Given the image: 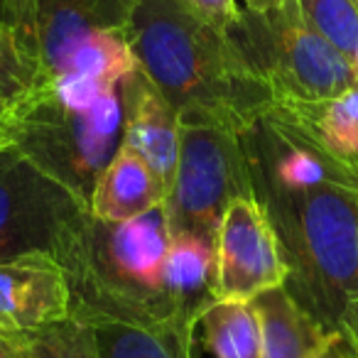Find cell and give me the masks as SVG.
Masks as SVG:
<instances>
[{
	"instance_id": "30bf717a",
	"label": "cell",
	"mask_w": 358,
	"mask_h": 358,
	"mask_svg": "<svg viewBox=\"0 0 358 358\" xmlns=\"http://www.w3.org/2000/svg\"><path fill=\"white\" fill-rule=\"evenodd\" d=\"M71 317V282L64 265L45 253L0 263V329L27 336Z\"/></svg>"
},
{
	"instance_id": "e0dca14e",
	"label": "cell",
	"mask_w": 358,
	"mask_h": 358,
	"mask_svg": "<svg viewBox=\"0 0 358 358\" xmlns=\"http://www.w3.org/2000/svg\"><path fill=\"white\" fill-rule=\"evenodd\" d=\"M201 336L214 358H260L263 331L250 302L214 299L199 317Z\"/></svg>"
},
{
	"instance_id": "603a6c76",
	"label": "cell",
	"mask_w": 358,
	"mask_h": 358,
	"mask_svg": "<svg viewBox=\"0 0 358 358\" xmlns=\"http://www.w3.org/2000/svg\"><path fill=\"white\" fill-rule=\"evenodd\" d=\"M338 334L346 338V343L351 346L353 356L358 358V299H353L343 312L341 322H338Z\"/></svg>"
},
{
	"instance_id": "8992f818",
	"label": "cell",
	"mask_w": 358,
	"mask_h": 358,
	"mask_svg": "<svg viewBox=\"0 0 358 358\" xmlns=\"http://www.w3.org/2000/svg\"><path fill=\"white\" fill-rule=\"evenodd\" d=\"M125 110L118 89L91 103H71L50 84L20 101L13 148L89 204L96 182L123 145Z\"/></svg>"
},
{
	"instance_id": "3957f363",
	"label": "cell",
	"mask_w": 358,
	"mask_h": 358,
	"mask_svg": "<svg viewBox=\"0 0 358 358\" xmlns=\"http://www.w3.org/2000/svg\"><path fill=\"white\" fill-rule=\"evenodd\" d=\"M169 245L172 231L164 204L120 224L91 216L84 245L66 273L71 317L125 324L189 322L167 292Z\"/></svg>"
},
{
	"instance_id": "ba28073f",
	"label": "cell",
	"mask_w": 358,
	"mask_h": 358,
	"mask_svg": "<svg viewBox=\"0 0 358 358\" xmlns=\"http://www.w3.org/2000/svg\"><path fill=\"white\" fill-rule=\"evenodd\" d=\"M253 196L241 135L219 125L182 123L179 159L164 199L172 236H196L216 248L231 201Z\"/></svg>"
},
{
	"instance_id": "6da1fadb",
	"label": "cell",
	"mask_w": 358,
	"mask_h": 358,
	"mask_svg": "<svg viewBox=\"0 0 358 358\" xmlns=\"http://www.w3.org/2000/svg\"><path fill=\"white\" fill-rule=\"evenodd\" d=\"M253 196L282 253L287 294L329 334L358 299V179L268 113L241 133Z\"/></svg>"
},
{
	"instance_id": "9a60e30c",
	"label": "cell",
	"mask_w": 358,
	"mask_h": 358,
	"mask_svg": "<svg viewBox=\"0 0 358 358\" xmlns=\"http://www.w3.org/2000/svg\"><path fill=\"white\" fill-rule=\"evenodd\" d=\"M263 331L260 358H309L331 334L324 331L285 287H275L253 299Z\"/></svg>"
},
{
	"instance_id": "d4e9b609",
	"label": "cell",
	"mask_w": 358,
	"mask_h": 358,
	"mask_svg": "<svg viewBox=\"0 0 358 358\" xmlns=\"http://www.w3.org/2000/svg\"><path fill=\"white\" fill-rule=\"evenodd\" d=\"M0 358H22L17 338L3 329H0Z\"/></svg>"
},
{
	"instance_id": "7c38bea8",
	"label": "cell",
	"mask_w": 358,
	"mask_h": 358,
	"mask_svg": "<svg viewBox=\"0 0 358 358\" xmlns=\"http://www.w3.org/2000/svg\"><path fill=\"white\" fill-rule=\"evenodd\" d=\"M268 115L358 179V81L331 99L275 103Z\"/></svg>"
},
{
	"instance_id": "d6986e66",
	"label": "cell",
	"mask_w": 358,
	"mask_h": 358,
	"mask_svg": "<svg viewBox=\"0 0 358 358\" xmlns=\"http://www.w3.org/2000/svg\"><path fill=\"white\" fill-rule=\"evenodd\" d=\"M45 86V76L15 27L0 22V99L17 103Z\"/></svg>"
},
{
	"instance_id": "4316f807",
	"label": "cell",
	"mask_w": 358,
	"mask_h": 358,
	"mask_svg": "<svg viewBox=\"0 0 358 358\" xmlns=\"http://www.w3.org/2000/svg\"><path fill=\"white\" fill-rule=\"evenodd\" d=\"M353 3H356V8H358V0H353Z\"/></svg>"
},
{
	"instance_id": "4fadbf2b",
	"label": "cell",
	"mask_w": 358,
	"mask_h": 358,
	"mask_svg": "<svg viewBox=\"0 0 358 358\" xmlns=\"http://www.w3.org/2000/svg\"><path fill=\"white\" fill-rule=\"evenodd\" d=\"M164 199L167 192L150 164L138 152L120 145L115 157L96 182L91 216L108 224H120L157 209L164 204Z\"/></svg>"
},
{
	"instance_id": "52a82bcc",
	"label": "cell",
	"mask_w": 358,
	"mask_h": 358,
	"mask_svg": "<svg viewBox=\"0 0 358 358\" xmlns=\"http://www.w3.org/2000/svg\"><path fill=\"white\" fill-rule=\"evenodd\" d=\"M91 209L59 179L15 148L0 152V263L45 253L74 265Z\"/></svg>"
},
{
	"instance_id": "cb8c5ba5",
	"label": "cell",
	"mask_w": 358,
	"mask_h": 358,
	"mask_svg": "<svg viewBox=\"0 0 358 358\" xmlns=\"http://www.w3.org/2000/svg\"><path fill=\"white\" fill-rule=\"evenodd\" d=\"M309 358H356V356H353V351L346 343V338L336 331V334H331V336H329Z\"/></svg>"
},
{
	"instance_id": "9c48e42d",
	"label": "cell",
	"mask_w": 358,
	"mask_h": 358,
	"mask_svg": "<svg viewBox=\"0 0 358 358\" xmlns=\"http://www.w3.org/2000/svg\"><path fill=\"white\" fill-rule=\"evenodd\" d=\"M214 299L253 302L287 280L282 253L255 196L231 201L216 236Z\"/></svg>"
},
{
	"instance_id": "8fae6325",
	"label": "cell",
	"mask_w": 358,
	"mask_h": 358,
	"mask_svg": "<svg viewBox=\"0 0 358 358\" xmlns=\"http://www.w3.org/2000/svg\"><path fill=\"white\" fill-rule=\"evenodd\" d=\"M120 96L125 110L123 145L150 164L155 177L162 182L164 192L169 194L177 174L179 133H182L177 110L145 79L140 69L120 84Z\"/></svg>"
},
{
	"instance_id": "7a4b0ae2",
	"label": "cell",
	"mask_w": 358,
	"mask_h": 358,
	"mask_svg": "<svg viewBox=\"0 0 358 358\" xmlns=\"http://www.w3.org/2000/svg\"><path fill=\"white\" fill-rule=\"evenodd\" d=\"M125 35L138 69L177 110L179 123L219 125L241 135L273 108L270 89L229 35L182 0H140Z\"/></svg>"
},
{
	"instance_id": "7402d4cb",
	"label": "cell",
	"mask_w": 358,
	"mask_h": 358,
	"mask_svg": "<svg viewBox=\"0 0 358 358\" xmlns=\"http://www.w3.org/2000/svg\"><path fill=\"white\" fill-rule=\"evenodd\" d=\"M17 115H20V101L10 103V101L0 99V152L13 148V143H15Z\"/></svg>"
},
{
	"instance_id": "ac0fdd59",
	"label": "cell",
	"mask_w": 358,
	"mask_h": 358,
	"mask_svg": "<svg viewBox=\"0 0 358 358\" xmlns=\"http://www.w3.org/2000/svg\"><path fill=\"white\" fill-rule=\"evenodd\" d=\"M307 25L358 71V8L353 0H297Z\"/></svg>"
},
{
	"instance_id": "2e32d148",
	"label": "cell",
	"mask_w": 358,
	"mask_h": 358,
	"mask_svg": "<svg viewBox=\"0 0 358 358\" xmlns=\"http://www.w3.org/2000/svg\"><path fill=\"white\" fill-rule=\"evenodd\" d=\"M214 265L216 250L196 236H172L167 258V292L177 312L189 322L214 302Z\"/></svg>"
},
{
	"instance_id": "ffe728a7",
	"label": "cell",
	"mask_w": 358,
	"mask_h": 358,
	"mask_svg": "<svg viewBox=\"0 0 358 358\" xmlns=\"http://www.w3.org/2000/svg\"><path fill=\"white\" fill-rule=\"evenodd\" d=\"M15 338L20 343L22 358H99L94 334L76 317Z\"/></svg>"
},
{
	"instance_id": "277c9868",
	"label": "cell",
	"mask_w": 358,
	"mask_h": 358,
	"mask_svg": "<svg viewBox=\"0 0 358 358\" xmlns=\"http://www.w3.org/2000/svg\"><path fill=\"white\" fill-rule=\"evenodd\" d=\"M140 0H10V25L45 84L115 89L138 71L125 27Z\"/></svg>"
},
{
	"instance_id": "5b68a950",
	"label": "cell",
	"mask_w": 358,
	"mask_h": 358,
	"mask_svg": "<svg viewBox=\"0 0 358 358\" xmlns=\"http://www.w3.org/2000/svg\"><path fill=\"white\" fill-rule=\"evenodd\" d=\"M226 35L265 81L273 106L331 99L358 81L356 66L307 25L297 0H241Z\"/></svg>"
},
{
	"instance_id": "5bb4252c",
	"label": "cell",
	"mask_w": 358,
	"mask_h": 358,
	"mask_svg": "<svg viewBox=\"0 0 358 358\" xmlns=\"http://www.w3.org/2000/svg\"><path fill=\"white\" fill-rule=\"evenodd\" d=\"M81 322L94 334L99 358H199L196 324H125L113 319Z\"/></svg>"
},
{
	"instance_id": "484cf974",
	"label": "cell",
	"mask_w": 358,
	"mask_h": 358,
	"mask_svg": "<svg viewBox=\"0 0 358 358\" xmlns=\"http://www.w3.org/2000/svg\"><path fill=\"white\" fill-rule=\"evenodd\" d=\"M0 22L10 25V0H0Z\"/></svg>"
},
{
	"instance_id": "44dd1931",
	"label": "cell",
	"mask_w": 358,
	"mask_h": 358,
	"mask_svg": "<svg viewBox=\"0 0 358 358\" xmlns=\"http://www.w3.org/2000/svg\"><path fill=\"white\" fill-rule=\"evenodd\" d=\"M196 17L229 32L238 20V0H182Z\"/></svg>"
}]
</instances>
